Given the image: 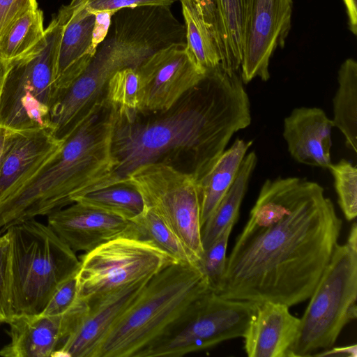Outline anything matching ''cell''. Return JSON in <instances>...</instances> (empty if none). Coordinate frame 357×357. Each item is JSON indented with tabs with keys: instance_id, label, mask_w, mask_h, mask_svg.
<instances>
[{
	"instance_id": "6da1fadb",
	"label": "cell",
	"mask_w": 357,
	"mask_h": 357,
	"mask_svg": "<svg viewBox=\"0 0 357 357\" xmlns=\"http://www.w3.org/2000/svg\"><path fill=\"white\" fill-rule=\"evenodd\" d=\"M342 226L317 183L298 177L267 179L215 292L227 299L289 307L305 301L338 244Z\"/></svg>"
},
{
	"instance_id": "7a4b0ae2",
	"label": "cell",
	"mask_w": 357,
	"mask_h": 357,
	"mask_svg": "<svg viewBox=\"0 0 357 357\" xmlns=\"http://www.w3.org/2000/svg\"><path fill=\"white\" fill-rule=\"evenodd\" d=\"M114 109L112 167L76 197L123 183L142 165L172 166L183 156L188 173L196 180L215 163L233 135L251 123L250 100L241 75L221 67L208 70L172 107L153 113V117L142 121L137 112Z\"/></svg>"
},
{
	"instance_id": "3957f363",
	"label": "cell",
	"mask_w": 357,
	"mask_h": 357,
	"mask_svg": "<svg viewBox=\"0 0 357 357\" xmlns=\"http://www.w3.org/2000/svg\"><path fill=\"white\" fill-rule=\"evenodd\" d=\"M114 118L115 109L106 98L93 106L61 149L0 201V234L15 224L73 204L84 188L110 171Z\"/></svg>"
},
{
	"instance_id": "277c9868",
	"label": "cell",
	"mask_w": 357,
	"mask_h": 357,
	"mask_svg": "<svg viewBox=\"0 0 357 357\" xmlns=\"http://www.w3.org/2000/svg\"><path fill=\"white\" fill-rule=\"evenodd\" d=\"M210 290L199 265L170 264L148 281L110 328L93 357H142Z\"/></svg>"
},
{
	"instance_id": "5b68a950",
	"label": "cell",
	"mask_w": 357,
	"mask_h": 357,
	"mask_svg": "<svg viewBox=\"0 0 357 357\" xmlns=\"http://www.w3.org/2000/svg\"><path fill=\"white\" fill-rule=\"evenodd\" d=\"M7 231L11 243L13 313L40 314L56 287L78 272L80 260L47 225L34 218Z\"/></svg>"
},
{
	"instance_id": "8992f818",
	"label": "cell",
	"mask_w": 357,
	"mask_h": 357,
	"mask_svg": "<svg viewBox=\"0 0 357 357\" xmlns=\"http://www.w3.org/2000/svg\"><path fill=\"white\" fill-rule=\"evenodd\" d=\"M65 22L61 9L28 52L7 62L0 93V126L13 131L50 128L59 50Z\"/></svg>"
},
{
	"instance_id": "52a82bcc",
	"label": "cell",
	"mask_w": 357,
	"mask_h": 357,
	"mask_svg": "<svg viewBox=\"0 0 357 357\" xmlns=\"http://www.w3.org/2000/svg\"><path fill=\"white\" fill-rule=\"evenodd\" d=\"M301 319L289 357L311 356L333 346L344 326L357 317V225L337 244Z\"/></svg>"
},
{
	"instance_id": "ba28073f",
	"label": "cell",
	"mask_w": 357,
	"mask_h": 357,
	"mask_svg": "<svg viewBox=\"0 0 357 357\" xmlns=\"http://www.w3.org/2000/svg\"><path fill=\"white\" fill-rule=\"evenodd\" d=\"M79 260L78 298L85 301L151 278L176 262L151 241L135 237L105 243L84 253Z\"/></svg>"
},
{
	"instance_id": "9c48e42d",
	"label": "cell",
	"mask_w": 357,
	"mask_h": 357,
	"mask_svg": "<svg viewBox=\"0 0 357 357\" xmlns=\"http://www.w3.org/2000/svg\"><path fill=\"white\" fill-rule=\"evenodd\" d=\"M123 183L135 185L145 205L155 211L183 243L201 260V206L192 174L164 163L142 165Z\"/></svg>"
},
{
	"instance_id": "30bf717a",
	"label": "cell",
	"mask_w": 357,
	"mask_h": 357,
	"mask_svg": "<svg viewBox=\"0 0 357 357\" xmlns=\"http://www.w3.org/2000/svg\"><path fill=\"white\" fill-rule=\"evenodd\" d=\"M256 308L257 303L227 299L210 290L142 357H179L243 337Z\"/></svg>"
},
{
	"instance_id": "8fae6325",
	"label": "cell",
	"mask_w": 357,
	"mask_h": 357,
	"mask_svg": "<svg viewBox=\"0 0 357 357\" xmlns=\"http://www.w3.org/2000/svg\"><path fill=\"white\" fill-rule=\"evenodd\" d=\"M136 70L142 90L137 112L140 113L168 110L207 73L187 50L185 42L174 43L159 49Z\"/></svg>"
},
{
	"instance_id": "7c38bea8",
	"label": "cell",
	"mask_w": 357,
	"mask_h": 357,
	"mask_svg": "<svg viewBox=\"0 0 357 357\" xmlns=\"http://www.w3.org/2000/svg\"><path fill=\"white\" fill-rule=\"evenodd\" d=\"M292 0H248L244 22L241 77L270 78L269 63L278 47H283L291 29Z\"/></svg>"
},
{
	"instance_id": "4fadbf2b",
	"label": "cell",
	"mask_w": 357,
	"mask_h": 357,
	"mask_svg": "<svg viewBox=\"0 0 357 357\" xmlns=\"http://www.w3.org/2000/svg\"><path fill=\"white\" fill-rule=\"evenodd\" d=\"M47 225L75 252L120 237L142 238L135 222L77 202L49 214Z\"/></svg>"
},
{
	"instance_id": "5bb4252c",
	"label": "cell",
	"mask_w": 357,
	"mask_h": 357,
	"mask_svg": "<svg viewBox=\"0 0 357 357\" xmlns=\"http://www.w3.org/2000/svg\"><path fill=\"white\" fill-rule=\"evenodd\" d=\"M88 303L80 298L59 316L13 314L7 331L10 342L0 349L3 357H52L85 313Z\"/></svg>"
},
{
	"instance_id": "9a60e30c",
	"label": "cell",
	"mask_w": 357,
	"mask_h": 357,
	"mask_svg": "<svg viewBox=\"0 0 357 357\" xmlns=\"http://www.w3.org/2000/svg\"><path fill=\"white\" fill-rule=\"evenodd\" d=\"M151 278L86 301V311L52 357H93L110 328L134 302Z\"/></svg>"
},
{
	"instance_id": "2e32d148",
	"label": "cell",
	"mask_w": 357,
	"mask_h": 357,
	"mask_svg": "<svg viewBox=\"0 0 357 357\" xmlns=\"http://www.w3.org/2000/svg\"><path fill=\"white\" fill-rule=\"evenodd\" d=\"M63 142L50 128L7 130L0 161V201L31 178Z\"/></svg>"
},
{
	"instance_id": "e0dca14e",
	"label": "cell",
	"mask_w": 357,
	"mask_h": 357,
	"mask_svg": "<svg viewBox=\"0 0 357 357\" xmlns=\"http://www.w3.org/2000/svg\"><path fill=\"white\" fill-rule=\"evenodd\" d=\"M61 10L65 22L59 50L54 97L85 70L99 45L94 34L96 15L88 10L86 1L75 7L64 6Z\"/></svg>"
},
{
	"instance_id": "ac0fdd59",
	"label": "cell",
	"mask_w": 357,
	"mask_h": 357,
	"mask_svg": "<svg viewBox=\"0 0 357 357\" xmlns=\"http://www.w3.org/2000/svg\"><path fill=\"white\" fill-rule=\"evenodd\" d=\"M280 303H257L256 312L243 336L249 357H289L297 337L300 318Z\"/></svg>"
},
{
	"instance_id": "d6986e66",
	"label": "cell",
	"mask_w": 357,
	"mask_h": 357,
	"mask_svg": "<svg viewBox=\"0 0 357 357\" xmlns=\"http://www.w3.org/2000/svg\"><path fill=\"white\" fill-rule=\"evenodd\" d=\"M333 124L318 107H297L284 120L283 137L291 156L298 162L328 168Z\"/></svg>"
},
{
	"instance_id": "ffe728a7",
	"label": "cell",
	"mask_w": 357,
	"mask_h": 357,
	"mask_svg": "<svg viewBox=\"0 0 357 357\" xmlns=\"http://www.w3.org/2000/svg\"><path fill=\"white\" fill-rule=\"evenodd\" d=\"M252 144V141L236 138L208 170L196 179L200 199L202 227L234 183Z\"/></svg>"
},
{
	"instance_id": "44dd1931",
	"label": "cell",
	"mask_w": 357,
	"mask_h": 357,
	"mask_svg": "<svg viewBox=\"0 0 357 357\" xmlns=\"http://www.w3.org/2000/svg\"><path fill=\"white\" fill-rule=\"evenodd\" d=\"M218 26L220 66L232 73L241 68L244 22L248 0H213Z\"/></svg>"
},
{
	"instance_id": "7402d4cb",
	"label": "cell",
	"mask_w": 357,
	"mask_h": 357,
	"mask_svg": "<svg viewBox=\"0 0 357 357\" xmlns=\"http://www.w3.org/2000/svg\"><path fill=\"white\" fill-rule=\"evenodd\" d=\"M257 162V158L255 151L245 155L234 183L203 225L202 242L204 250L227 225L236 223L241 204Z\"/></svg>"
},
{
	"instance_id": "603a6c76",
	"label": "cell",
	"mask_w": 357,
	"mask_h": 357,
	"mask_svg": "<svg viewBox=\"0 0 357 357\" xmlns=\"http://www.w3.org/2000/svg\"><path fill=\"white\" fill-rule=\"evenodd\" d=\"M338 89L333 98V126L346 139L348 146L357 152V63L347 59L338 70Z\"/></svg>"
},
{
	"instance_id": "cb8c5ba5",
	"label": "cell",
	"mask_w": 357,
	"mask_h": 357,
	"mask_svg": "<svg viewBox=\"0 0 357 357\" xmlns=\"http://www.w3.org/2000/svg\"><path fill=\"white\" fill-rule=\"evenodd\" d=\"M75 202L132 222L146 207L139 190L128 183H116L86 192L76 197Z\"/></svg>"
},
{
	"instance_id": "d4e9b609",
	"label": "cell",
	"mask_w": 357,
	"mask_h": 357,
	"mask_svg": "<svg viewBox=\"0 0 357 357\" xmlns=\"http://www.w3.org/2000/svg\"><path fill=\"white\" fill-rule=\"evenodd\" d=\"M132 222L139 227L142 238L153 243L176 262L199 265V259L152 208L146 206Z\"/></svg>"
},
{
	"instance_id": "484cf974",
	"label": "cell",
	"mask_w": 357,
	"mask_h": 357,
	"mask_svg": "<svg viewBox=\"0 0 357 357\" xmlns=\"http://www.w3.org/2000/svg\"><path fill=\"white\" fill-rule=\"evenodd\" d=\"M184 20L186 49L197 63L206 70L220 67L215 41L195 10L181 3Z\"/></svg>"
},
{
	"instance_id": "4316f807",
	"label": "cell",
	"mask_w": 357,
	"mask_h": 357,
	"mask_svg": "<svg viewBox=\"0 0 357 357\" xmlns=\"http://www.w3.org/2000/svg\"><path fill=\"white\" fill-rule=\"evenodd\" d=\"M45 30L39 8L26 13L0 40V58L8 62L24 54L43 39Z\"/></svg>"
},
{
	"instance_id": "83f0119b",
	"label": "cell",
	"mask_w": 357,
	"mask_h": 357,
	"mask_svg": "<svg viewBox=\"0 0 357 357\" xmlns=\"http://www.w3.org/2000/svg\"><path fill=\"white\" fill-rule=\"evenodd\" d=\"M141 83L136 68H127L116 73L108 82L105 98L112 105L138 112L141 103Z\"/></svg>"
},
{
	"instance_id": "f1b7e54d",
	"label": "cell",
	"mask_w": 357,
	"mask_h": 357,
	"mask_svg": "<svg viewBox=\"0 0 357 357\" xmlns=\"http://www.w3.org/2000/svg\"><path fill=\"white\" fill-rule=\"evenodd\" d=\"M328 169L332 174L337 202L345 218L351 221L357 215V169L356 165L342 159L331 164Z\"/></svg>"
},
{
	"instance_id": "f546056e",
	"label": "cell",
	"mask_w": 357,
	"mask_h": 357,
	"mask_svg": "<svg viewBox=\"0 0 357 357\" xmlns=\"http://www.w3.org/2000/svg\"><path fill=\"white\" fill-rule=\"evenodd\" d=\"M235 223L227 225L212 243L204 250L199 265L212 291H215L225 273L228 239Z\"/></svg>"
},
{
	"instance_id": "4dcf8cb0",
	"label": "cell",
	"mask_w": 357,
	"mask_h": 357,
	"mask_svg": "<svg viewBox=\"0 0 357 357\" xmlns=\"http://www.w3.org/2000/svg\"><path fill=\"white\" fill-rule=\"evenodd\" d=\"M13 313L11 243L8 231L0 234V323L8 324Z\"/></svg>"
},
{
	"instance_id": "1f68e13d",
	"label": "cell",
	"mask_w": 357,
	"mask_h": 357,
	"mask_svg": "<svg viewBox=\"0 0 357 357\" xmlns=\"http://www.w3.org/2000/svg\"><path fill=\"white\" fill-rule=\"evenodd\" d=\"M77 273L67 278L56 287L40 314L61 315L75 304L79 299Z\"/></svg>"
},
{
	"instance_id": "d6a6232c",
	"label": "cell",
	"mask_w": 357,
	"mask_h": 357,
	"mask_svg": "<svg viewBox=\"0 0 357 357\" xmlns=\"http://www.w3.org/2000/svg\"><path fill=\"white\" fill-rule=\"evenodd\" d=\"M177 0H86V6L93 13L110 12L115 13L123 8L144 6L170 8Z\"/></svg>"
},
{
	"instance_id": "836d02e7",
	"label": "cell",
	"mask_w": 357,
	"mask_h": 357,
	"mask_svg": "<svg viewBox=\"0 0 357 357\" xmlns=\"http://www.w3.org/2000/svg\"><path fill=\"white\" fill-rule=\"evenodd\" d=\"M38 8L36 0H0V40L17 20Z\"/></svg>"
},
{
	"instance_id": "e575fe53",
	"label": "cell",
	"mask_w": 357,
	"mask_h": 357,
	"mask_svg": "<svg viewBox=\"0 0 357 357\" xmlns=\"http://www.w3.org/2000/svg\"><path fill=\"white\" fill-rule=\"evenodd\" d=\"M192 7L212 34L218 47V26L213 0H179Z\"/></svg>"
},
{
	"instance_id": "d590c367",
	"label": "cell",
	"mask_w": 357,
	"mask_h": 357,
	"mask_svg": "<svg viewBox=\"0 0 357 357\" xmlns=\"http://www.w3.org/2000/svg\"><path fill=\"white\" fill-rule=\"evenodd\" d=\"M312 356H347V357H356L357 356V346L356 344H351L345 347H331L324 351L319 354H315Z\"/></svg>"
},
{
	"instance_id": "8d00e7d4",
	"label": "cell",
	"mask_w": 357,
	"mask_h": 357,
	"mask_svg": "<svg viewBox=\"0 0 357 357\" xmlns=\"http://www.w3.org/2000/svg\"><path fill=\"white\" fill-rule=\"evenodd\" d=\"M348 17V24L351 32L357 34V0H343Z\"/></svg>"
},
{
	"instance_id": "74e56055",
	"label": "cell",
	"mask_w": 357,
	"mask_h": 357,
	"mask_svg": "<svg viewBox=\"0 0 357 357\" xmlns=\"http://www.w3.org/2000/svg\"><path fill=\"white\" fill-rule=\"evenodd\" d=\"M7 70V62L0 58V93Z\"/></svg>"
},
{
	"instance_id": "f35d334b",
	"label": "cell",
	"mask_w": 357,
	"mask_h": 357,
	"mask_svg": "<svg viewBox=\"0 0 357 357\" xmlns=\"http://www.w3.org/2000/svg\"><path fill=\"white\" fill-rule=\"evenodd\" d=\"M7 130L0 126V161L3 149L4 141L6 135Z\"/></svg>"
},
{
	"instance_id": "ab89813d",
	"label": "cell",
	"mask_w": 357,
	"mask_h": 357,
	"mask_svg": "<svg viewBox=\"0 0 357 357\" xmlns=\"http://www.w3.org/2000/svg\"><path fill=\"white\" fill-rule=\"evenodd\" d=\"M86 0H72L71 2L68 4L70 7H75L84 2Z\"/></svg>"
}]
</instances>
